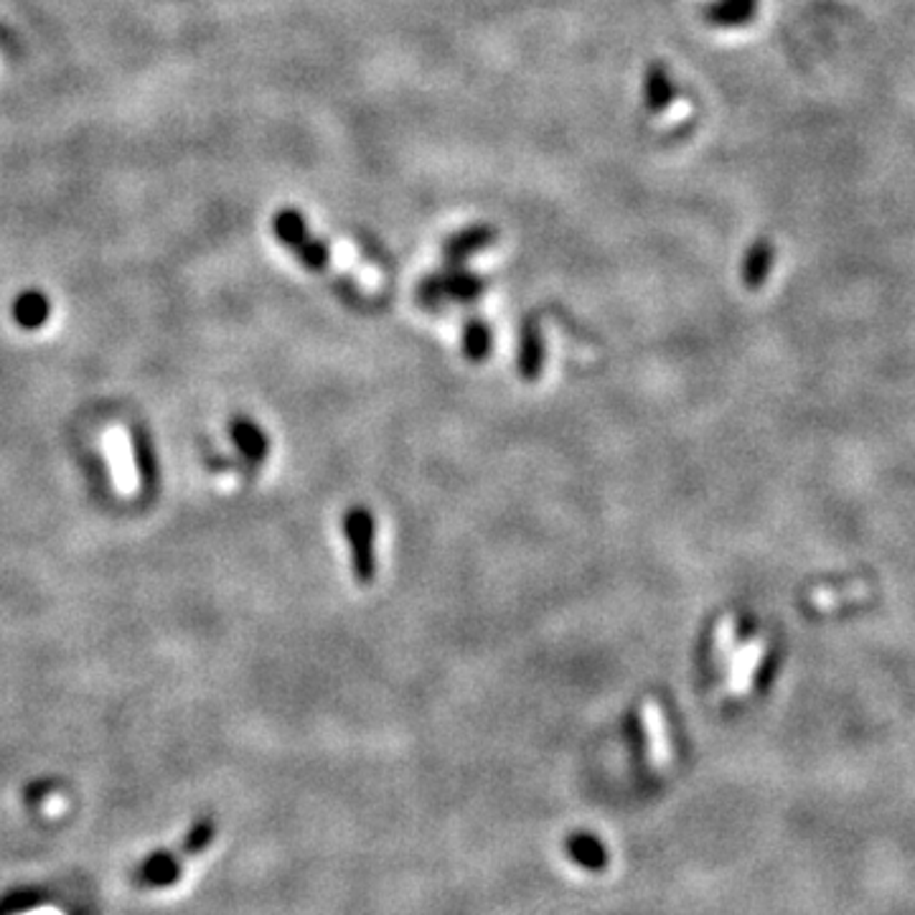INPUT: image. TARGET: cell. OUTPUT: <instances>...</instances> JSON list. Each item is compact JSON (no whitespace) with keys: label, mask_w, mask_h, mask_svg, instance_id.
Instances as JSON below:
<instances>
[{"label":"cell","mask_w":915,"mask_h":915,"mask_svg":"<svg viewBox=\"0 0 915 915\" xmlns=\"http://www.w3.org/2000/svg\"><path fill=\"white\" fill-rule=\"evenodd\" d=\"M130 440H133V461H135L138 479L140 483H143V489L151 491L158 483V453H155L153 438L145 428H133Z\"/></svg>","instance_id":"obj_7"},{"label":"cell","mask_w":915,"mask_h":915,"mask_svg":"<svg viewBox=\"0 0 915 915\" xmlns=\"http://www.w3.org/2000/svg\"><path fill=\"white\" fill-rule=\"evenodd\" d=\"M725 3L741 6V8H745V11H751V13L758 11V0H725Z\"/></svg>","instance_id":"obj_16"},{"label":"cell","mask_w":915,"mask_h":915,"mask_svg":"<svg viewBox=\"0 0 915 915\" xmlns=\"http://www.w3.org/2000/svg\"><path fill=\"white\" fill-rule=\"evenodd\" d=\"M773 262V248L765 240H758L747 250L745 265H743V278L747 288H761V283L768 275Z\"/></svg>","instance_id":"obj_8"},{"label":"cell","mask_w":915,"mask_h":915,"mask_svg":"<svg viewBox=\"0 0 915 915\" xmlns=\"http://www.w3.org/2000/svg\"><path fill=\"white\" fill-rule=\"evenodd\" d=\"M181 859L169 849H158L145 857L135 869V883L143 887H171L181 879Z\"/></svg>","instance_id":"obj_3"},{"label":"cell","mask_w":915,"mask_h":915,"mask_svg":"<svg viewBox=\"0 0 915 915\" xmlns=\"http://www.w3.org/2000/svg\"><path fill=\"white\" fill-rule=\"evenodd\" d=\"M343 532L351 544V562H354V575L359 583H372L374 580V519L364 509H351L343 516Z\"/></svg>","instance_id":"obj_1"},{"label":"cell","mask_w":915,"mask_h":915,"mask_svg":"<svg viewBox=\"0 0 915 915\" xmlns=\"http://www.w3.org/2000/svg\"><path fill=\"white\" fill-rule=\"evenodd\" d=\"M214 837H217V824H214V820L204 816V820L191 824V829L187 832V837H183L181 847H183V852H187V855L197 857V855H201V852L211 847Z\"/></svg>","instance_id":"obj_12"},{"label":"cell","mask_w":915,"mask_h":915,"mask_svg":"<svg viewBox=\"0 0 915 915\" xmlns=\"http://www.w3.org/2000/svg\"><path fill=\"white\" fill-rule=\"evenodd\" d=\"M443 293H445V290H443V280H440V278H430V280H425V283L420 285V301H422V303L435 305L438 298L443 295Z\"/></svg>","instance_id":"obj_15"},{"label":"cell","mask_w":915,"mask_h":915,"mask_svg":"<svg viewBox=\"0 0 915 915\" xmlns=\"http://www.w3.org/2000/svg\"><path fill=\"white\" fill-rule=\"evenodd\" d=\"M229 438H232L234 448L250 465H260L268 461L270 438L252 418L237 415L229 420Z\"/></svg>","instance_id":"obj_2"},{"label":"cell","mask_w":915,"mask_h":915,"mask_svg":"<svg viewBox=\"0 0 915 915\" xmlns=\"http://www.w3.org/2000/svg\"><path fill=\"white\" fill-rule=\"evenodd\" d=\"M705 19L712 26H720V29H741V26L751 23V19L755 13L745 11L741 6H733V3H725V0H717V3H710L705 6Z\"/></svg>","instance_id":"obj_9"},{"label":"cell","mask_w":915,"mask_h":915,"mask_svg":"<svg viewBox=\"0 0 915 915\" xmlns=\"http://www.w3.org/2000/svg\"><path fill=\"white\" fill-rule=\"evenodd\" d=\"M674 97H676V87L672 82V77H668L666 67L654 64L646 67V74H644V100H646V108L651 112H664L674 104Z\"/></svg>","instance_id":"obj_5"},{"label":"cell","mask_w":915,"mask_h":915,"mask_svg":"<svg viewBox=\"0 0 915 915\" xmlns=\"http://www.w3.org/2000/svg\"><path fill=\"white\" fill-rule=\"evenodd\" d=\"M440 280H443L445 293L451 298H458V301H471V298H476L483 290L481 280L476 275H471V272H463V270H455V272H451V275H445Z\"/></svg>","instance_id":"obj_13"},{"label":"cell","mask_w":915,"mask_h":915,"mask_svg":"<svg viewBox=\"0 0 915 915\" xmlns=\"http://www.w3.org/2000/svg\"><path fill=\"white\" fill-rule=\"evenodd\" d=\"M496 240V232L491 227H471V229H463V232H458L455 237L445 242V258L453 262V265H461L465 258H471L473 252H479L483 248H489L491 242Z\"/></svg>","instance_id":"obj_6"},{"label":"cell","mask_w":915,"mask_h":915,"mask_svg":"<svg viewBox=\"0 0 915 915\" xmlns=\"http://www.w3.org/2000/svg\"><path fill=\"white\" fill-rule=\"evenodd\" d=\"M463 343H465V356L471 359H483L491 349V331L481 321L465 323L463 331Z\"/></svg>","instance_id":"obj_14"},{"label":"cell","mask_w":915,"mask_h":915,"mask_svg":"<svg viewBox=\"0 0 915 915\" xmlns=\"http://www.w3.org/2000/svg\"><path fill=\"white\" fill-rule=\"evenodd\" d=\"M49 319V303L43 301L41 295H26L16 303V321H19L23 329H41Z\"/></svg>","instance_id":"obj_11"},{"label":"cell","mask_w":915,"mask_h":915,"mask_svg":"<svg viewBox=\"0 0 915 915\" xmlns=\"http://www.w3.org/2000/svg\"><path fill=\"white\" fill-rule=\"evenodd\" d=\"M542 336H540V329H536L534 323H526L524 329V336H522V359H519V364H522V374L534 380L536 374H540V366H542Z\"/></svg>","instance_id":"obj_10"},{"label":"cell","mask_w":915,"mask_h":915,"mask_svg":"<svg viewBox=\"0 0 915 915\" xmlns=\"http://www.w3.org/2000/svg\"><path fill=\"white\" fill-rule=\"evenodd\" d=\"M644 727L648 737V761L654 768L664 771L674 761L672 743H668V733L662 717V710L656 707V702H648L644 710Z\"/></svg>","instance_id":"obj_4"}]
</instances>
